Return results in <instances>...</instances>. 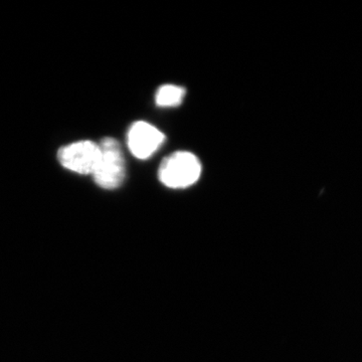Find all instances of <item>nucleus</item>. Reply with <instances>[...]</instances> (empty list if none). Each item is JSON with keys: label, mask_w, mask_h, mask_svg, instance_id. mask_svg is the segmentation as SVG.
Wrapping results in <instances>:
<instances>
[{"label": "nucleus", "mask_w": 362, "mask_h": 362, "mask_svg": "<svg viewBox=\"0 0 362 362\" xmlns=\"http://www.w3.org/2000/svg\"><path fill=\"white\" fill-rule=\"evenodd\" d=\"M165 135L153 125L145 121L132 124L127 135V144L131 153L138 159H148L160 148Z\"/></svg>", "instance_id": "4"}, {"label": "nucleus", "mask_w": 362, "mask_h": 362, "mask_svg": "<svg viewBox=\"0 0 362 362\" xmlns=\"http://www.w3.org/2000/svg\"><path fill=\"white\" fill-rule=\"evenodd\" d=\"M187 90L176 85H163L157 90L156 102L157 106L168 108V107L180 106L185 99Z\"/></svg>", "instance_id": "5"}, {"label": "nucleus", "mask_w": 362, "mask_h": 362, "mask_svg": "<svg viewBox=\"0 0 362 362\" xmlns=\"http://www.w3.org/2000/svg\"><path fill=\"white\" fill-rule=\"evenodd\" d=\"M101 154L93 176L95 182L105 189H115L125 180V160L120 144L114 138L107 137L99 144Z\"/></svg>", "instance_id": "2"}, {"label": "nucleus", "mask_w": 362, "mask_h": 362, "mask_svg": "<svg viewBox=\"0 0 362 362\" xmlns=\"http://www.w3.org/2000/svg\"><path fill=\"white\" fill-rule=\"evenodd\" d=\"M99 144L84 140L71 143L59 150L58 158L64 168L78 175H92L99 162Z\"/></svg>", "instance_id": "3"}, {"label": "nucleus", "mask_w": 362, "mask_h": 362, "mask_svg": "<svg viewBox=\"0 0 362 362\" xmlns=\"http://www.w3.org/2000/svg\"><path fill=\"white\" fill-rule=\"evenodd\" d=\"M202 175V163L192 152L177 151L166 157L158 169L162 185L173 189L194 185Z\"/></svg>", "instance_id": "1"}]
</instances>
